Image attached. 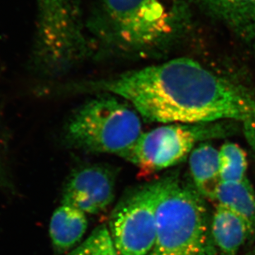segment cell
I'll return each mask as SVG.
<instances>
[{
  "mask_svg": "<svg viewBox=\"0 0 255 255\" xmlns=\"http://www.w3.org/2000/svg\"><path fill=\"white\" fill-rule=\"evenodd\" d=\"M233 121L198 124H164L142 133L123 159L143 174H152L179 164L202 142L226 136L233 131Z\"/></svg>",
  "mask_w": 255,
  "mask_h": 255,
  "instance_id": "obj_5",
  "label": "cell"
},
{
  "mask_svg": "<svg viewBox=\"0 0 255 255\" xmlns=\"http://www.w3.org/2000/svg\"><path fill=\"white\" fill-rule=\"evenodd\" d=\"M67 255H120L106 225L94 229L91 235Z\"/></svg>",
  "mask_w": 255,
  "mask_h": 255,
  "instance_id": "obj_14",
  "label": "cell"
},
{
  "mask_svg": "<svg viewBox=\"0 0 255 255\" xmlns=\"http://www.w3.org/2000/svg\"><path fill=\"white\" fill-rule=\"evenodd\" d=\"M189 171L198 193L205 199L215 201L222 183L219 150L208 142L200 143L189 155Z\"/></svg>",
  "mask_w": 255,
  "mask_h": 255,
  "instance_id": "obj_10",
  "label": "cell"
},
{
  "mask_svg": "<svg viewBox=\"0 0 255 255\" xmlns=\"http://www.w3.org/2000/svg\"><path fill=\"white\" fill-rule=\"evenodd\" d=\"M140 117L113 94L92 99L75 112L65 128L68 143L76 149L123 158L142 134Z\"/></svg>",
  "mask_w": 255,
  "mask_h": 255,
  "instance_id": "obj_4",
  "label": "cell"
},
{
  "mask_svg": "<svg viewBox=\"0 0 255 255\" xmlns=\"http://www.w3.org/2000/svg\"><path fill=\"white\" fill-rule=\"evenodd\" d=\"M239 36L255 45V0H198Z\"/></svg>",
  "mask_w": 255,
  "mask_h": 255,
  "instance_id": "obj_9",
  "label": "cell"
},
{
  "mask_svg": "<svg viewBox=\"0 0 255 255\" xmlns=\"http://www.w3.org/2000/svg\"><path fill=\"white\" fill-rule=\"evenodd\" d=\"M88 228L86 214L75 207L61 205L51 217L49 233L53 246L60 253L75 248Z\"/></svg>",
  "mask_w": 255,
  "mask_h": 255,
  "instance_id": "obj_11",
  "label": "cell"
},
{
  "mask_svg": "<svg viewBox=\"0 0 255 255\" xmlns=\"http://www.w3.org/2000/svg\"><path fill=\"white\" fill-rule=\"evenodd\" d=\"M188 22L186 0H99L92 29L114 52L146 56L171 46Z\"/></svg>",
  "mask_w": 255,
  "mask_h": 255,
  "instance_id": "obj_2",
  "label": "cell"
},
{
  "mask_svg": "<svg viewBox=\"0 0 255 255\" xmlns=\"http://www.w3.org/2000/svg\"><path fill=\"white\" fill-rule=\"evenodd\" d=\"M211 227L215 246L226 255L237 254L255 234L243 217L221 205L212 215Z\"/></svg>",
  "mask_w": 255,
  "mask_h": 255,
  "instance_id": "obj_8",
  "label": "cell"
},
{
  "mask_svg": "<svg viewBox=\"0 0 255 255\" xmlns=\"http://www.w3.org/2000/svg\"><path fill=\"white\" fill-rule=\"evenodd\" d=\"M205 198L178 175L165 178L149 255H217Z\"/></svg>",
  "mask_w": 255,
  "mask_h": 255,
  "instance_id": "obj_3",
  "label": "cell"
},
{
  "mask_svg": "<svg viewBox=\"0 0 255 255\" xmlns=\"http://www.w3.org/2000/svg\"><path fill=\"white\" fill-rule=\"evenodd\" d=\"M70 92L113 94L144 120L162 124L255 121V97L189 58L70 85Z\"/></svg>",
  "mask_w": 255,
  "mask_h": 255,
  "instance_id": "obj_1",
  "label": "cell"
},
{
  "mask_svg": "<svg viewBox=\"0 0 255 255\" xmlns=\"http://www.w3.org/2000/svg\"><path fill=\"white\" fill-rule=\"evenodd\" d=\"M219 162L223 183L240 182L247 178V154L238 144L225 143L219 149Z\"/></svg>",
  "mask_w": 255,
  "mask_h": 255,
  "instance_id": "obj_13",
  "label": "cell"
},
{
  "mask_svg": "<svg viewBox=\"0 0 255 255\" xmlns=\"http://www.w3.org/2000/svg\"><path fill=\"white\" fill-rule=\"evenodd\" d=\"M116 173L104 165H89L71 174L63 191L62 205L97 215L106 211L115 198Z\"/></svg>",
  "mask_w": 255,
  "mask_h": 255,
  "instance_id": "obj_7",
  "label": "cell"
},
{
  "mask_svg": "<svg viewBox=\"0 0 255 255\" xmlns=\"http://www.w3.org/2000/svg\"><path fill=\"white\" fill-rule=\"evenodd\" d=\"M243 125L246 139L255 154V121L245 123Z\"/></svg>",
  "mask_w": 255,
  "mask_h": 255,
  "instance_id": "obj_15",
  "label": "cell"
},
{
  "mask_svg": "<svg viewBox=\"0 0 255 255\" xmlns=\"http://www.w3.org/2000/svg\"><path fill=\"white\" fill-rule=\"evenodd\" d=\"M215 201L243 217L255 233V192L248 178L240 182H222Z\"/></svg>",
  "mask_w": 255,
  "mask_h": 255,
  "instance_id": "obj_12",
  "label": "cell"
},
{
  "mask_svg": "<svg viewBox=\"0 0 255 255\" xmlns=\"http://www.w3.org/2000/svg\"><path fill=\"white\" fill-rule=\"evenodd\" d=\"M165 178L129 191L109 220V231L120 255H149L156 237L157 207Z\"/></svg>",
  "mask_w": 255,
  "mask_h": 255,
  "instance_id": "obj_6",
  "label": "cell"
}]
</instances>
